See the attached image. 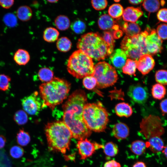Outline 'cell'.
Masks as SVG:
<instances>
[{
  "label": "cell",
  "instance_id": "cell-50",
  "mask_svg": "<svg viewBox=\"0 0 167 167\" xmlns=\"http://www.w3.org/2000/svg\"><path fill=\"white\" fill-rule=\"evenodd\" d=\"M122 32L121 30H117L114 31L113 35L114 38L118 39L122 35Z\"/></svg>",
  "mask_w": 167,
  "mask_h": 167
},
{
  "label": "cell",
  "instance_id": "cell-22",
  "mask_svg": "<svg viewBox=\"0 0 167 167\" xmlns=\"http://www.w3.org/2000/svg\"><path fill=\"white\" fill-rule=\"evenodd\" d=\"M115 111L116 114L120 117H128L132 113L131 107L127 103L122 102L117 104L115 107Z\"/></svg>",
  "mask_w": 167,
  "mask_h": 167
},
{
  "label": "cell",
  "instance_id": "cell-15",
  "mask_svg": "<svg viewBox=\"0 0 167 167\" xmlns=\"http://www.w3.org/2000/svg\"><path fill=\"white\" fill-rule=\"evenodd\" d=\"M110 55V61L114 67L122 69L127 60V57L125 52L122 49H118L113 50Z\"/></svg>",
  "mask_w": 167,
  "mask_h": 167
},
{
  "label": "cell",
  "instance_id": "cell-4",
  "mask_svg": "<svg viewBox=\"0 0 167 167\" xmlns=\"http://www.w3.org/2000/svg\"><path fill=\"white\" fill-rule=\"evenodd\" d=\"M77 48L96 60H103L110 55L108 45L97 33L90 32L82 35L78 40Z\"/></svg>",
  "mask_w": 167,
  "mask_h": 167
},
{
  "label": "cell",
  "instance_id": "cell-40",
  "mask_svg": "<svg viewBox=\"0 0 167 167\" xmlns=\"http://www.w3.org/2000/svg\"><path fill=\"white\" fill-rule=\"evenodd\" d=\"M71 27L75 33L80 34L85 31L86 26L83 21L79 20L74 22L71 25Z\"/></svg>",
  "mask_w": 167,
  "mask_h": 167
},
{
  "label": "cell",
  "instance_id": "cell-38",
  "mask_svg": "<svg viewBox=\"0 0 167 167\" xmlns=\"http://www.w3.org/2000/svg\"><path fill=\"white\" fill-rule=\"evenodd\" d=\"M83 83L84 87L88 90L93 89L97 85L96 79L92 75L86 76L83 79Z\"/></svg>",
  "mask_w": 167,
  "mask_h": 167
},
{
  "label": "cell",
  "instance_id": "cell-47",
  "mask_svg": "<svg viewBox=\"0 0 167 167\" xmlns=\"http://www.w3.org/2000/svg\"><path fill=\"white\" fill-rule=\"evenodd\" d=\"M160 107L163 115L167 114V98L163 100L161 102Z\"/></svg>",
  "mask_w": 167,
  "mask_h": 167
},
{
  "label": "cell",
  "instance_id": "cell-41",
  "mask_svg": "<svg viewBox=\"0 0 167 167\" xmlns=\"http://www.w3.org/2000/svg\"><path fill=\"white\" fill-rule=\"evenodd\" d=\"M5 24L9 27H14L17 24V19L13 14L9 13L5 15L3 19Z\"/></svg>",
  "mask_w": 167,
  "mask_h": 167
},
{
  "label": "cell",
  "instance_id": "cell-5",
  "mask_svg": "<svg viewBox=\"0 0 167 167\" xmlns=\"http://www.w3.org/2000/svg\"><path fill=\"white\" fill-rule=\"evenodd\" d=\"M83 118L91 131L97 132L105 131L109 122L108 114L100 102L87 103L84 107Z\"/></svg>",
  "mask_w": 167,
  "mask_h": 167
},
{
  "label": "cell",
  "instance_id": "cell-46",
  "mask_svg": "<svg viewBox=\"0 0 167 167\" xmlns=\"http://www.w3.org/2000/svg\"><path fill=\"white\" fill-rule=\"evenodd\" d=\"M14 2L13 0H0V5L3 8L8 9L13 6Z\"/></svg>",
  "mask_w": 167,
  "mask_h": 167
},
{
  "label": "cell",
  "instance_id": "cell-34",
  "mask_svg": "<svg viewBox=\"0 0 167 167\" xmlns=\"http://www.w3.org/2000/svg\"><path fill=\"white\" fill-rule=\"evenodd\" d=\"M38 75L39 79L43 82H47L53 79V72L50 69L44 67L41 69L39 71Z\"/></svg>",
  "mask_w": 167,
  "mask_h": 167
},
{
  "label": "cell",
  "instance_id": "cell-19",
  "mask_svg": "<svg viewBox=\"0 0 167 167\" xmlns=\"http://www.w3.org/2000/svg\"><path fill=\"white\" fill-rule=\"evenodd\" d=\"M145 143L147 148H149L151 151L154 153L162 151L164 148V141L160 136L151 137Z\"/></svg>",
  "mask_w": 167,
  "mask_h": 167
},
{
  "label": "cell",
  "instance_id": "cell-55",
  "mask_svg": "<svg viewBox=\"0 0 167 167\" xmlns=\"http://www.w3.org/2000/svg\"><path fill=\"white\" fill-rule=\"evenodd\" d=\"M114 1L116 2H118L120 1V0H114Z\"/></svg>",
  "mask_w": 167,
  "mask_h": 167
},
{
  "label": "cell",
  "instance_id": "cell-26",
  "mask_svg": "<svg viewBox=\"0 0 167 167\" xmlns=\"http://www.w3.org/2000/svg\"><path fill=\"white\" fill-rule=\"evenodd\" d=\"M54 24L58 29L61 31H64L69 28L70 25V21L67 16L64 15H60L55 18Z\"/></svg>",
  "mask_w": 167,
  "mask_h": 167
},
{
  "label": "cell",
  "instance_id": "cell-2",
  "mask_svg": "<svg viewBox=\"0 0 167 167\" xmlns=\"http://www.w3.org/2000/svg\"><path fill=\"white\" fill-rule=\"evenodd\" d=\"M70 88L68 82L57 77L41 84L39 87L40 95L44 106H48L53 110L66 98Z\"/></svg>",
  "mask_w": 167,
  "mask_h": 167
},
{
  "label": "cell",
  "instance_id": "cell-44",
  "mask_svg": "<svg viewBox=\"0 0 167 167\" xmlns=\"http://www.w3.org/2000/svg\"><path fill=\"white\" fill-rule=\"evenodd\" d=\"M91 3L93 8L97 10L105 9L108 4L107 1L106 0H92Z\"/></svg>",
  "mask_w": 167,
  "mask_h": 167
},
{
  "label": "cell",
  "instance_id": "cell-3",
  "mask_svg": "<svg viewBox=\"0 0 167 167\" xmlns=\"http://www.w3.org/2000/svg\"><path fill=\"white\" fill-rule=\"evenodd\" d=\"M45 132L50 150L65 154L69 150L72 136L70 130L63 121H56L47 123Z\"/></svg>",
  "mask_w": 167,
  "mask_h": 167
},
{
  "label": "cell",
  "instance_id": "cell-10",
  "mask_svg": "<svg viewBox=\"0 0 167 167\" xmlns=\"http://www.w3.org/2000/svg\"><path fill=\"white\" fill-rule=\"evenodd\" d=\"M144 31L145 44L148 54L152 55L161 53L163 48V40L158 36L156 30L147 27Z\"/></svg>",
  "mask_w": 167,
  "mask_h": 167
},
{
  "label": "cell",
  "instance_id": "cell-6",
  "mask_svg": "<svg viewBox=\"0 0 167 167\" xmlns=\"http://www.w3.org/2000/svg\"><path fill=\"white\" fill-rule=\"evenodd\" d=\"M67 66L69 73L77 79L92 75L94 71V66L92 58L78 49L70 55Z\"/></svg>",
  "mask_w": 167,
  "mask_h": 167
},
{
  "label": "cell",
  "instance_id": "cell-21",
  "mask_svg": "<svg viewBox=\"0 0 167 167\" xmlns=\"http://www.w3.org/2000/svg\"><path fill=\"white\" fill-rule=\"evenodd\" d=\"M122 29L126 36H133L139 34L141 29L139 25L135 23L126 22L124 23Z\"/></svg>",
  "mask_w": 167,
  "mask_h": 167
},
{
  "label": "cell",
  "instance_id": "cell-30",
  "mask_svg": "<svg viewBox=\"0 0 167 167\" xmlns=\"http://www.w3.org/2000/svg\"><path fill=\"white\" fill-rule=\"evenodd\" d=\"M30 136L29 133L23 129H20L17 134V143L22 146H27L30 141Z\"/></svg>",
  "mask_w": 167,
  "mask_h": 167
},
{
  "label": "cell",
  "instance_id": "cell-29",
  "mask_svg": "<svg viewBox=\"0 0 167 167\" xmlns=\"http://www.w3.org/2000/svg\"><path fill=\"white\" fill-rule=\"evenodd\" d=\"M137 60L130 58L127 59L125 65L122 68L123 73L129 75H135L137 68Z\"/></svg>",
  "mask_w": 167,
  "mask_h": 167
},
{
  "label": "cell",
  "instance_id": "cell-53",
  "mask_svg": "<svg viewBox=\"0 0 167 167\" xmlns=\"http://www.w3.org/2000/svg\"><path fill=\"white\" fill-rule=\"evenodd\" d=\"M162 152L164 153L165 157L167 159V145L164 147L163 149L162 150Z\"/></svg>",
  "mask_w": 167,
  "mask_h": 167
},
{
  "label": "cell",
  "instance_id": "cell-28",
  "mask_svg": "<svg viewBox=\"0 0 167 167\" xmlns=\"http://www.w3.org/2000/svg\"><path fill=\"white\" fill-rule=\"evenodd\" d=\"M166 89L164 86L157 83L153 85L151 92L153 97L160 100L165 97L166 94Z\"/></svg>",
  "mask_w": 167,
  "mask_h": 167
},
{
  "label": "cell",
  "instance_id": "cell-23",
  "mask_svg": "<svg viewBox=\"0 0 167 167\" xmlns=\"http://www.w3.org/2000/svg\"><path fill=\"white\" fill-rule=\"evenodd\" d=\"M16 15L18 18L23 21L30 20L32 15V11L30 7L26 5L19 7L17 10Z\"/></svg>",
  "mask_w": 167,
  "mask_h": 167
},
{
  "label": "cell",
  "instance_id": "cell-27",
  "mask_svg": "<svg viewBox=\"0 0 167 167\" xmlns=\"http://www.w3.org/2000/svg\"><path fill=\"white\" fill-rule=\"evenodd\" d=\"M72 43L67 37H62L58 39L57 41L56 45L58 49L61 52H66L71 49Z\"/></svg>",
  "mask_w": 167,
  "mask_h": 167
},
{
  "label": "cell",
  "instance_id": "cell-1",
  "mask_svg": "<svg viewBox=\"0 0 167 167\" xmlns=\"http://www.w3.org/2000/svg\"><path fill=\"white\" fill-rule=\"evenodd\" d=\"M87 102L84 91L78 89L71 94L62 106L63 122L70 130L72 137L79 140L87 138L92 134L83 118L84 108Z\"/></svg>",
  "mask_w": 167,
  "mask_h": 167
},
{
  "label": "cell",
  "instance_id": "cell-51",
  "mask_svg": "<svg viewBox=\"0 0 167 167\" xmlns=\"http://www.w3.org/2000/svg\"><path fill=\"white\" fill-rule=\"evenodd\" d=\"M132 167H147L145 164L142 161H138L135 163Z\"/></svg>",
  "mask_w": 167,
  "mask_h": 167
},
{
  "label": "cell",
  "instance_id": "cell-24",
  "mask_svg": "<svg viewBox=\"0 0 167 167\" xmlns=\"http://www.w3.org/2000/svg\"><path fill=\"white\" fill-rule=\"evenodd\" d=\"M59 35V32L56 28L49 27L46 28L44 31L43 38L47 42H53L58 39Z\"/></svg>",
  "mask_w": 167,
  "mask_h": 167
},
{
  "label": "cell",
  "instance_id": "cell-13",
  "mask_svg": "<svg viewBox=\"0 0 167 167\" xmlns=\"http://www.w3.org/2000/svg\"><path fill=\"white\" fill-rule=\"evenodd\" d=\"M127 94L133 101L139 104L145 103L149 95L146 87L140 84L131 85L128 89Z\"/></svg>",
  "mask_w": 167,
  "mask_h": 167
},
{
  "label": "cell",
  "instance_id": "cell-25",
  "mask_svg": "<svg viewBox=\"0 0 167 167\" xmlns=\"http://www.w3.org/2000/svg\"><path fill=\"white\" fill-rule=\"evenodd\" d=\"M147 148L146 143L139 140L133 141L130 146V149L131 152L138 156L143 154Z\"/></svg>",
  "mask_w": 167,
  "mask_h": 167
},
{
  "label": "cell",
  "instance_id": "cell-35",
  "mask_svg": "<svg viewBox=\"0 0 167 167\" xmlns=\"http://www.w3.org/2000/svg\"><path fill=\"white\" fill-rule=\"evenodd\" d=\"M15 122L19 125L25 124L28 121L27 113L22 110H19L16 112L13 116Z\"/></svg>",
  "mask_w": 167,
  "mask_h": 167
},
{
  "label": "cell",
  "instance_id": "cell-9",
  "mask_svg": "<svg viewBox=\"0 0 167 167\" xmlns=\"http://www.w3.org/2000/svg\"><path fill=\"white\" fill-rule=\"evenodd\" d=\"M140 132L147 140L160 136L165 133L161 119L158 116L149 115L143 118L140 123Z\"/></svg>",
  "mask_w": 167,
  "mask_h": 167
},
{
  "label": "cell",
  "instance_id": "cell-36",
  "mask_svg": "<svg viewBox=\"0 0 167 167\" xmlns=\"http://www.w3.org/2000/svg\"><path fill=\"white\" fill-rule=\"evenodd\" d=\"M102 38L108 45L110 55L113 51L115 41L113 35L109 32L105 31L103 32Z\"/></svg>",
  "mask_w": 167,
  "mask_h": 167
},
{
  "label": "cell",
  "instance_id": "cell-43",
  "mask_svg": "<svg viewBox=\"0 0 167 167\" xmlns=\"http://www.w3.org/2000/svg\"><path fill=\"white\" fill-rule=\"evenodd\" d=\"M158 37L162 40H167V24H161L159 25L156 30Z\"/></svg>",
  "mask_w": 167,
  "mask_h": 167
},
{
  "label": "cell",
  "instance_id": "cell-14",
  "mask_svg": "<svg viewBox=\"0 0 167 167\" xmlns=\"http://www.w3.org/2000/svg\"><path fill=\"white\" fill-rule=\"evenodd\" d=\"M155 64L152 55L145 54L142 55L137 61V68L143 75H145L152 70Z\"/></svg>",
  "mask_w": 167,
  "mask_h": 167
},
{
  "label": "cell",
  "instance_id": "cell-49",
  "mask_svg": "<svg viewBox=\"0 0 167 167\" xmlns=\"http://www.w3.org/2000/svg\"><path fill=\"white\" fill-rule=\"evenodd\" d=\"M6 142V138L4 136L0 135V149L4 147Z\"/></svg>",
  "mask_w": 167,
  "mask_h": 167
},
{
  "label": "cell",
  "instance_id": "cell-11",
  "mask_svg": "<svg viewBox=\"0 0 167 167\" xmlns=\"http://www.w3.org/2000/svg\"><path fill=\"white\" fill-rule=\"evenodd\" d=\"M21 104L24 110L31 115L37 114L45 107L43 100L39 96L37 92L24 97L22 100Z\"/></svg>",
  "mask_w": 167,
  "mask_h": 167
},
{
  "label": "cell",
  "instance_id": "cell-7",
  "mask_svg": "<svg viewBox=\"0 0 167 167\" xmlns=\"http://www.w3.org/2000/svg\"><path fill=\"white\" fill-rule=\"evenodd\" d=\"M145 31L133 36H126L121 43V49L127 57L134 60H138L143 55L149 54L145 42Z\"/></svg>",
  "mask_w": 167,
  "mask_h": 167
},
{
  "label": "cell",
  "instance_id": "cell-42",
  "mask_svg": "<svg viewBox=\"0 0 167 167\" xmlns=\"http://www.w3.org/2000/svg\"><path fill=\"white\" fill-rule=\"evenodd\" d=\"M24 151L20 146L15 145L12 146L10 150L11 156L14 158L18 159L24 155Z\"/></svg>",
  "mask_w": 167,
  "mask_h": 167
},
{
  "label": "cell",
  "instance_id": "cell-54",
  "mask_svg": "<svg viewBox=\"0 0 167 167\" xmlns=\"http://www.w3.org/2000/svg\"><path fill=\"white\" fill-rule=\"evenodd\" d=\"M47 1L50 3H55V2H57L58 1L54 0H48Z\"/></svg>",
  "mask_w": 167,
  "mask_h": 167
},
{
  "label": "cell",
  "instance_id": "cell-37",
  "mask_svg": "<svg viewBox=\"0 0 167 167\" xmlns=\"http://www.w3.org/2000/svg\"><path fill=\"white\" fill-rule=\"evenodd\" d=\"M155 79L157 83L163 86L167 85V70L161 69L157 71Z\"/></svg>",
  "mask_w": 167,
  "mask_h": 167
},
{
  "label": "cell",
  "instance_id": "cell-17",
  "mask_svg": "<svg viewBox=\"0 0 167 167\" xmlns=\"http://www.w3.org/2000/svg\"><path fill=\"white\" fill-rule=\"evenodd\" d=\"M98 23L99 28L103 30L113 29L116 30H118L119 28L113 18L107 14L101 15L98 20Z\"/></svg>",
  "mask_w": 167,
  "mask_h": 167
},
{
  "label": "cell",
  "instance_id": "cell-16",
  "mask_svg": "<svg viewBox=\"0 0 167 167\" xmlns=\"http://www.w3.org/2000/svg\"><path fill=\"white\" fill-rule=\"evenodd\" d=\"M143 12L139 7H128L124 10L122 15L126 22L135 23L143 15Z\"/></svg>",
  "mask_w": 167,
  "mask_h": 167
},
{
  "label": "cell",
  "instance_id": "cell-39",
  "mask_svg": "<svg viewBox=\"0 0 167 167\" xmlns=\"http://www.w3.org/2000/svg\"><path fill=\"white\" fill-rule=\"evenodd\" d=\"M11 78L4 74H0V90L3 91L8 90L10 86Z\"/></svg>",
  "mask_w": 167,
  "mask_h": 167
},
{
  "label": "cell",
  "instance_id": "cell-32",
  "mask_svg": "<svg viewBox=\"0 0 167 167\" xmlns=\"http://www.w3.org/2000/svg\"><path fill=\"white\" fill-rule=\"evenodd\" d=\"M124 9L122 6L119 3L112 5L109 8L108 13L113 18H118L122 15Z\"/></svg>",
  "mask_w": 167,
  "mask_h": 167
},
{
  "label": "cell",
  "instance_id": "cell-8",
  "mask_svg": "<svg viewBox=\"0 0 167 167\" xmlns=\"http://www.w3.org/2000/svg\"><path fill=\"white\" fill-rule=\"evenodd\" d=\"M97 81V87L104 88L112 86L118 79L115 68L105 62L98 63L94 66L92 75Z\"/></svg>",
  "mask_w": 167,
  "mask_h": 167
},
{
  "label": "cell",
  "instance_id": "cell-45",
  "mask_svg": "<svg viewBox=\"0 0 167 167\" xmlns=\"http://www.w3.org/2000/svg\"><path fill=\"white\" fill-rule=\"evenodd\" d=\"M157 17L160 21L167 23V8H163L159 10L157 14Z\"/></svg>",
  "mask_w": 167,
  "mask_h": 167
},
{
  "label": "cell",
  "instance_id": "cell-20",
  "mask_svg": "<svg viewBox=\"0 0 167 167\" xmlns=\"http://www.w3.org/2000/svg\"><path fill=\"white\" fill-rule=\"evenodd\" d=\"M30 55L28 52L25 49H19L15 52L13 59L18 65H25L30 60Z\"/></svg>",
  "mask_w": 167,
  "mask_h": 167
},
{
  "label": "cell",
  "instance_id": "cell-33",
  "mask_svg": "<svg viewBox=\"0 0 167 167\" xmlns=\"http://www.w3.org/2000/svg\"><path fill=\"white\" fill-rule=\"evenodd\" d=\"M103 152L105 154L109 157H113L118 153L119 150L117 145L113 142H108L103 147Z\"/></svg>",
  "mask_w": 167,
  "mask_h": 167
},
{
  "label": "cell",
  "instance_id": "cell-12",
  "mask_svg": "<svg viewBox=\"0 0 167 167\" xmlns=\"http://www.w3.org/2000/svg\"><path fill=\"white\" fill-rule=\"evenodd\" d=\"M79 153L82 160H85L91 156L96 151L103 148L102 145L92 142L87 138L79 140L77 144Z\"/></svg>",
  "mask_w": 167,
  "mask_h": 167
},
{
  "label": "cell",
  "instance_id": "cell-18",
  "mask_svg": "<svg viewBox=\"0 0 167 167\" xmlns=\"http://www.w3.org/2000/svg\"><path fill=\"white\" fill-rule=\"evenodd\" d=\"M129 129L127 125L122 122L115 124L112 130L114 137L119 140L126 139L129 136Z\"/></svg>",
  "mask_w": 167,
  "mask_h": 167
},
{
  "label": "cell",
  "instance_id": "cell-52",
  "mask_svg": "<svg viewBox=\"0 0 167 167\" xmlns=\"http://www.w3.org/2000/svg\"><path fill=\"white\" fill-rule=\"evenodd\" d=\"M143 1L141 0H129V2L133 5H138L142 2Z\"/></svg>",
  "mask_w": 167,
  "mask_h": 167
},
{
  "label": "cell",
  "instance_id": "cell-48",
  "mask_svg": "<svg viewBox=\"0 0 167 167\" xmlns=\"http://www.w3.org/2000/svg\"><path fill=\"white\" fill-rule=\"evenodd\" d=\"M103 167H121L120 164L114 160H111L106 162Z\"/></svg>",
  "mask_w": 167,
  "mask_h": 167
},
{
  "label": "cell",
  "instance_id": "cell-31",
  "mask_svg": "<svg viewBox=\"0 0 167 167\" xmlns=\"http://www.w3.org/2000/svg\"><path fill=\"white\" fill-rule=\"evenodd\" d=\"M142 5L144 9L150 13L157 11L160 8V2L157 0L143 1Z\"/></svg>",
  "mask_w": 167,
  "mask_h": 167
}]
</instances>
